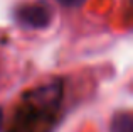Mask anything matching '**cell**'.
I'll list each match as a JSON object with an SVG mask.
<instances>
[{"instance_id": "cell-1", "label": "cell", "mask_w": 133, "mask_h": 132, "mask_svg": "<svg viewBox=\"0 0 133 132\" xmlns=\"http://www.w3.org/2000/svg\"><path fill=\"white\" fill-rule=\"evenodd\" d=\"M52 15L54 12L45 2H29L15 10V19L27 29H45L51 26Z\"/></svg>"}, {"instance_id": "cell-2", "label": "cell", "mask_w": 133, "mask_h": 132, "mask_svg": "<svg viewBox=\"0 0 133 132\" xmlns=\"http://www.w3.org/2000/svg\"><path fill=\"white\" fill-rule=\"evenodd\" d=\"M111 132H133V115L128 110L115 113L111 119Z\"/></svg>"}, {"instance_id": "cell-3", "label": "cell", "mask_w": 133, "mask_h": 132, "mask_svg": "<svg viewBox=\"0 0 133 132\" xmlns=\"http://www.w3.org/2000/svg\"><path fill=\"white\" fill-rule=\"evenodd\" d=\"M54 2L61 3L64 7H69V9H76V7H81L86 0H54Z\"/></svg>"}, {"instance_id": "cell-4", "label": "cell", "mask_w": 133, "mask_h": 132, "mask_svg": "<svg viewBox=\"0 0 133 132\" xmlns=\"http://www.w3.org/2000/svg\"><path fill=\"white\" fill-rule=\"evenodd\" d=\"M2 124H3V112H2V109H0V129H2Z\"/></svg>"}]
</instances>
